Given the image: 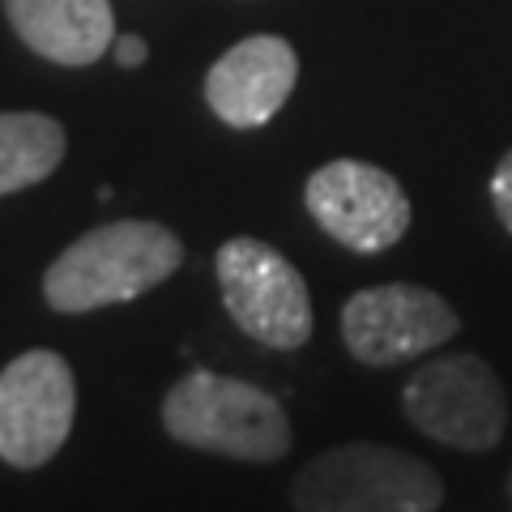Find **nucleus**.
Wrapping results in <instances>:
<instances>
[{
  "label": "nucleus",
  "instance_id": "1",
  "mask_svg": "<svg viewBox=\"0 0 512 512\" xmlns=\"http://www.w3.org/2000/svg\"><path fill=\"white\" fill-rule=\"evenodd\" d=\"M184 265L180 235L163 222L124 218L86 231L43 274V299L56 312H94L154 291Z\"/></svg>",
  "mask_w": 512,
  "mask_h": 512
},
{
  "label": "nucleus",
  "instance_id": "2",
  "mask_svg": "<svg viewBox=\"0 0 512 512\" xmlns=\"http://www.w3.org/2000/svg\"><path fill=\"white\" fill-rule=\"evenodd\" d=\"M163 427L171 440L235 461H278L291 448V423L274 393L205 367L167 389Z\"/></svg>",
  "mask_w": 512,
  "mask_h": 512
},
{
  "label": "nucleus",
  "instance_id": "3",
  "mask_svg": "<svg viewBox=\"0 0 512 512\" xmlns=\"http://www.w3.org/2000/svg\"><path fill=\"white\" fill-rule=\"evenodd\" d=\"M444 483L427 461L389 444H338L295 474V512H436Z\"/></svg>",
  "mask_w": 512,
  "mask_h": 512
},
{
  "label": "nucleus",
  "instance_id": "4",
  "mask_svg": "<svg viewBox=\"0 0 512 512\" xmlns=\"http://www.w3.org/2000/svg\"><path fill=\"white\" fill-rule=\"evenodd\" d=\"M214 269L227 316L252 342L269 350H299L312 338L308 282L278 248L252 235H235L218 248Z\"/></svg>",
  "mask_w": 512,
  "mask_h": 512
},
{
  "label": "nucleus",
  "instance_id": "5",
  "mask_svg": "<svg viewBox=\"0 0 512 512\" xmlns=\"http://www.w3.org/2000/svg\"><path fill=\"white\" fill-rule=\"evenodd\" d=\"M402 410L423 436L466 453L495 448L508 427L504 384L478 355H444L423 363L402 389Z\"/></svg>",
  "mask_w": 512,
  "mask_h": 512
},
{
  "label": "nucleus",
  "instance_id": "6",
  "mask_svg": "<svg viewBox=\"0 0 512 512\" xmlns=\"http://www.w3.org/2000/svg\"><path fill=\"white\" fill-rule=\"evenodd\" d=\"M77 384L56 350H26L0 372V461L47 466L73 431Z\"/></svg>",
  "mask_w": 512,
  "mask_h": 512
},
{
  "label": "nucleus",
  "instance_id": "7",
  "mask_svg": "<svg viewBox=\"0 0 512 512\" xmlns=\"http://www.w3.org/2000/svg\"><path fill=\"white\" fill-rule=\"evenodd\" d=\"M457 333V312L414 282H384L350 295L342 308L346 350L367 367H393L440 350Z\"/></svg>",
  "mask_w": 512,
  "mask_h": 512
},
{
  "label": "nucleus",
  "instance_id": "8",
  "mask_svg": "<svg viewBox=\"0 0 512 512\" xmlns=\"http://www.w3.org/2000/svg\"><path fill=\"white\" fill-rule=\"evenodd\" d=\"M308 214L320 231L350 252H384L410 231V197L384 167L338 158L312 171L303 188Z\"/></svg>",
  "mask_w": 512,
  "mask_h": 512
},
{
  "label": "nucleus",
  "instance_id": "9",
  "mask_svg": "<svg viewBox=\"0 0 512 512\" xmlns=\"http://www.w3.org/2000/svg\"><path fill=\"white\" fill-rule=\"evenodd\" d=\"M299 77L295 47L278 35H252L214 60L205 73V103L231 128L269 124L291 99Z\"/></svg>",
  "mask_w": 512,
  "mask_h": 512
},
{
  "label": "nucleus",
  "instance_id": "10",
  "mask_svg": "<svg viewBox=\"0 0 512 512\" xmlns=\"http://www.w3.org/2000/svg\"><path fill=\"white\" fill-rule=\"evenodd\" d=\"M9 26L43 60L82 69L116 43V18L107 0H5Z\"/></svg>",
  "mask_w": 512,
  "mask_h": 512
},
{
  "label": "nucleus",
  "instance_id": "11",
  "mask_svg": "<svg viewBox=\"0 0 512 512\" xmlns=\"http://www.w3.org/2000/svg\"><path fill=\"white\" fill-rule=\"evenodd\" d=\"M64 158V128L43 111H0V197L47 180Z\"/></svg>",
  "mask_w": 512,
  "mask_h": 512
},
{
  "label": "nucleus",
  "instance_id": "12",
  "mask_svg": "<svg viewBox=\"0 0 512 512\" xmlns=\"http://www.w3.org/2000/svg\"><path fill=\"white\" fill-rule=\"evenodd\" d=\"M491 201H495V214H500V222L512 235V150L500 158V167L491 175Z\"/></svg>",
  "mask_w": 512,
  "mask_h": 512
},
{
  "label": "nucleus",
  "instance_id": "13",
  "mask_svg": "<svg viewBox=\"0 0 512 512\" xmlns=\"http://www.w3.org/2000/svg\"><path fill=\"white\" fill-rule=\"evenodd\" d=\"M111 56H116L120 69H137V64H146L150 47H146V39H141V35H120L116 43H111Z\"/></svg>",
  "mask_w": 512,
  "mask_h": 512
}]
</instances>
